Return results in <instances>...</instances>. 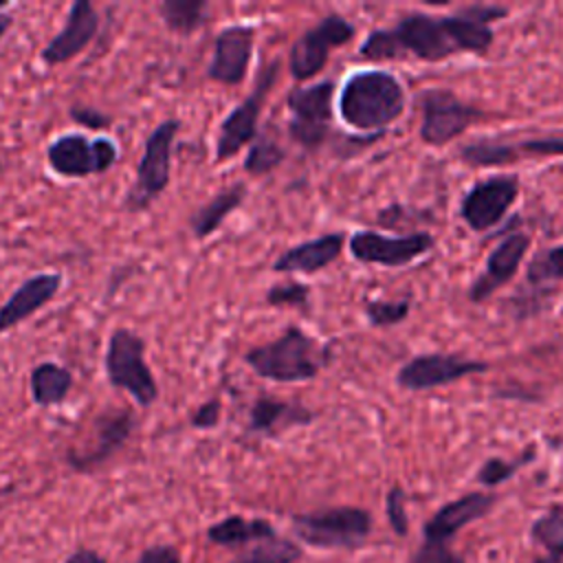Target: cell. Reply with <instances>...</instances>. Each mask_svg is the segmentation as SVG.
<instances>
[{
	"mask_svg": "<svg viewBox=\"0 0 563 563\" xmlns=\"http://www.w3.org/2000/svg\"><path fill=\"white\" fill-rule=\"evenodd\" d=\"M332 101L334 81L330 79L310 86H297L288 92V134L297 145H301L308 152H314L325 143L332 121Z\"/></svg>",
	"mask_w": 563,
	"mask_h": 563,
	"instance_id": "7",
	"label": "cell"
},
{
	"mask_svg": "<svg viewBox=\"0 0 563 563\" xmlns=\"http://www.w3.org/2000/svg\"><path fill=\"white\" fill-rule=\"evenodd\" d=\"M117 156L119 150L112 139H88L79 132L62 134L46 147L48 167L64 178L106 174L117 163Z\"/></svg>",
	"mask_w": 563,
	"mask_h": 563,
	"instance_id": "9",
	"label": "cell"
},
{
	"mask_svg": "<svg viewBox=\"0 0 563 563\" xmlns=\"http://www.w3.org/2000/svg\"><path fill=\"white\" fill-rule=\"evenodd\" d=\"M68 117H70L75 123H79V125H84V128H88V130H106V128L112 125V119H110L106 112H101V110H97V108H92V106H79V103H75V106H70Z\"/></svg>",
	"mask_w": 563,
	"mask_h": 563,
	"instance_id": "37",
	"label": "cell"
},
{
	"mask_svg": "<svg viewBox=\"0 0 563 563\" xmlns=\"http://www.w3.org/2000/svg\"><path fill=\"white\" fill-rule=\"evenodd\" d=\"M530 238L521 231L506 235L486 257L484 271L473 279L468 288V299L473 303L486 301L495 290L506 286L519 271L521 260L526 257Z\"/></svg>",
	"mask_w": 563,
	"mask_h": 563,
	"instance_id": "20",
	"label": "cell"
},
{
	"mask_svg": "<svg viewBox=\"0 0 563 563\" xmlns=\"http://www.w3.org/2000/svg\"><path fill=\"white\" fill-rule=\"evenodd\" d=\"M99 13L88 0H75L66 13L59 33L42 48L40 57L46 66H59L75 59L97 35Z\"/></svg>",
	"mask_w": 563,
	"mask_h": 563,
	"instance_id": "18",
	"label": "cell"
},
{
	"mask_svg": "<svg viewBox=\"0 0 563 563\" xmlns=\"http://www.w3.org/2000/svg\"><path fill=\"white\" fill-rule=\"evenodd\" d=\"M314 420V413L301 402L279 400L271 396H260L249 409V431L255 435L275 438L295 427H308Z\"/></svg>",
	"mask_w": 563,
	"mask_h": 563,
	"instance_id": "22",
	"label": "cell"
},
{
	"mask_svg": "<svg viewBox=\"0 0 563 563\" xmlns=\"http://www.w3.org/2000/svg\"><path fill=\"white\" fill-rule=\"evenodd\" d=\"M134 563H183V559L174 545H152L143 550Z\"/></svg>",
	"mask_w": 563,
	"mask_h": 563,
	"instance_id": "39",
	"label": "cell"
},
{
	"mask_svg": "<svg viewBox=\"0 0 563 563\" xmlns=\"http://www.w3.org/2000/svg\"><path fill=\"white\" fill-rule=\"evenodd\" d=\"M405 110V88L387 70L350 75L339 95L341 121L358 132L380 134Z\"/></svg>",
	"mask_w": 563,
	"mask_h": 563,
	"instance_id": "2",
	"label": "cell"
},
{
	"mask_svg": "<svg viewBox=\"0 0 563 563\" xmlns=\"http://www.w3.org/2000/svg\"><path fill=\"white\" fill-rule=\"evenodd\" d=\"M180 132V119L161 121L145 139L143 154L136 165V178L123 198L128 213H141L167 189L172 178V152Z\"/></svg>",
	"mask_w": 563,
	"mask_h": 563,
	"instance_id": "5",
	"label": "cell"
},
{
	"mask_svg": "<svg viewBox=\"0 0 563 563\" xmlns=\"http://www.w3.org/2000/svg\"><path fill=\"white\" fill-rule=\"evenodd\" d=\"M345 235L343 233H325L306 242H299L284 253H279L273 262L275 273H319L330 266L343 251Z\"/></svg>",
	"mask_w": 563,
	"mask_h": 563,
	"instance_id": "23",
	"label": "cell"
},
{
	"mask_svg": "<svg viewBox=\"0 0 563 563\" xmlns=\"http://www.w3.org/2000/svg\"><path fill=\"white\" fill-rule=\"evenodd\" d=\"M220 416H222V402L218 398H211L207 402H202L194 413H191V427L194 429H213L220 424Z\"/></svg>",
	"mask_w": 563,
	"mask_h": 563,
	"instance_id": "38",
	"label": "cell"
},
{
	"mask_svg": "<svg viewBox=\"0 0 563 563\" xmlns=\"http://www.w3.org/2000/svg\"><path fill=\"white\" fill-rule=\"evenodd\" d=\"M158 13L163 24L178 35H191L207 20L205 0H163L158 2Z\"/></svg>",
	"mask_w": 563,
	"mask_h": 563,
	"instance_id": "28",
	"label": "cell"
},
{
	"mask_svg": "<svg viewBox=\"0 0 563 563\" xmlns=\"http://www.w3.org/2000/svg\"><path fill=\"white\" fill-rule=\"evenodd\" d=\"M249 189L244 183H231L227 187H222L220 191H216L205 205H200L191 218H189V229L198 240L211 238L222 222L244 202Z\"/></svg>",
	"mask_w": 563,
	"mask_h": 563,
	"instance_id": "24",
	"label": "cell"
},
{
	"mask_svg": "<svg viewBox=\"0 0 563 563\" xmlns=\"http://www.w3.org/2000/svg\"><path fill=\"white\" fill-rule=\"evenodd\" d=\"M255 44L253 24L224 26L213 40V55L207 66V79L222 86H240L246 79Z\"/></svg>",
	"mask_w": 563,
	"mask_h": 563,
	"instance_id": "16",
	"label": "cell"
},
{
	"mask_svg": "<svg viewBox=\"0 0 563 563\" xmlns=\"http://www.w3.org/2000/svg\"><path fill=\"white\" fill-rule=\"evenodd\" d=\"M303 556V550L292 541L284 537H273L257 541L242 554H238L231 563H297Z\"/></svg>",
	"mask_w": 563,
	"mask_h": 563,
	"instance_id": "29",
	"label": "cell"
},
{
	"mask_svg": "<svg viewBox=\"0 0 563 563\" xmlns=\"http://www.w3.org/2000/svg\"><path fill=\"white\" fill-rule=\"evenodd\" d=\"M372 515L358 506H332L292 515L295 537L319 550L361 548L372 532Z\"/></svg>",
	"mask_w": 563,
	"mask_h": 563,
	"instance_id": "4",
	"label": "cell"
},
{
	"mask_svg": "<svg viewBox=\"0 0 563 563\" xmlns=\"http://www.w3.org/2000/svg\"><path fill=\"white\" fill-rule=\"evenodd\" d=\"M530 539L543 550V559L534 563H563V508L554 506L539 515L530 526Z\"/></svg>",
	"mask_w": 563,
	"mask_h": 563,
	"instance_id": "27",
	"label": "cell"
},
{
	"mask_svg": "<svg viewBox=\"0 0 563 563\" xmlns=\"http://www.w3.org/2000/svg\"><path fill=\"white\" fill-rule=\"evenodd\" d=\"M0 7H4V2H0Z\"/></svg>",
	"mask_w": 563,
	"mask_h": 563,
	"instance_id": "42",
	"label": "cell"
},
{
	"mask_svg": "<svg viewBox=\"0 0 563 563\" xmlns=\"http://www.w3.org/2000/svg\"><path fill=\"white\" fill-rule=\"evenodd\" d=\"M508 13L504 7H466L451 15L411 11L389 29L372 31L358 46L369 62L405 59L442 62L460 53H486L495 40L490 22Z\"/></svg>",
	"mask_w": 563,
	"mask_h": 563,
	"instance_id": "1",
	"label": "cell"
},
{
	"mask_svg": "<svg viewBox=\"0 0 563 563\" xmlns=\"http://www.w3.org/2000/svg\"><path fill=\"white\" fill-rule=\"evenodd\" d=\"M62 288L59 273H40L24 279L9 299L0 306V334L20 325L29 317H33L40 308H44Z\"/></svg>",
	"mask_w": 563,
	"mask_h": 563,
	"instance_id": "21",
	"label": "cell"
},
{
	"mask_svg": "<svg viewBox=\"0 0 563 563\" xmlns=\"http://www.w3.org/2000/svg\"><path fill=\"white\" fill-rule=\"evenodd\" d=\"M266 303L277 306V308H306L308 299H310V288L301 282H282V284H273L266 295H264Z\"/></svg>",
	"mask_w": 563,
	"mask_h": 563,
	"instance_id": "34",
	"label": "cell"
},
{
	"mask_svg": "<svg viewBox=\"0 0 563 563\" xmlns=\"http://www.w3.org/2000/svg\"><path fill=\"white\" fill-rule=\"evenodd\" d=\"M526 279L530 284H545V282H563V244L541 251L532 257Z\"/></svg>",
	"mask_w": 563,
	"mask_h": 563,
	"instance_id": "32",
	"label": "cell"
},
{
	"mask_svg": "<svg viewBox=\"0 0 563 563\" xmlns=\"http://www.w3.org/2000/svg\"><path fill=\"white\" fill-rule=\"evenodd\" d=\"M284 158H286V152L279 145V141L275 136H271L268 132H257V136L249 145L242 167L251 176H264V174L277 169L284 163Z\"/></svg>",
	"mask_w": 563,
	"mask_h": 563,
	"instance_id": "30",
	"label": "cell"
},
{
	"mask_svg": "<svg viewBox=\"0 0 563 563\" xmlns=\"http://www.w3.org/2000/svg\"><path fill=\"white\" fill-rule=\"evenodd\" d=\"M328 347L297 325H288L277 339L255 345L244 354V363L273 383L312 380L328 363Z\"/></svg>",
	"mask_w": 563,
	"mask_h": 563,
	"instance_id": "3",
	"label": "cell"
},
{
	"mask_svg": "<svg viewBox=\"0 0 563 563\" xmlns=\"http://www.w3.org/2000/svg\"><path fill=\"white\" fill-rule=\"evenodd\" d=\"M534 457V451L530 449V451H523L519 457H515V460H504V457H488L482 466H479V471H477V482L482 484V486H488V488H495V486H499L501 482H506V479H510L523 464H528L530 460Z\"/></svg>",
	"mask_w": 563,
	"mask_h": 563,
	"instance_id": "31",
	"label": "cell"
},
{
	"mask_svg": "<svg viewBox=\"0 0 563 563\" xmlns=\"http://www.w3.org/2000/svg\"><path fill=\"white\" fill-rule=\"evenodd\" d=\"M13 24V15L11 13H4V11H0V40L4 37V33L9 31V26Z\"/></svg>",
	"mask_w": 563,
	"mask_h": 563,
	"instance_id": "41",
	"label": "cell"
},
{
	"mask_svg": "<svg viewBox=\"0 0 563 563\" xmlns=\"http://www.w3.org/2000/svg\"><path fill=\"white\" fill-rule=\"evenodd\" d=\"M519 196L517 174H497L477 180L460 200V218L475 233L490 231L510 211Z\"/></svg>",
	"mask_w": 563,
	"mask_h": 563,
	"instance_id": "12",
	"label": "cell"
},
{
	"mask_svg": "<svg viewBox=\"0 0 563 563\" xmlns=\"http://www.w3.org/2000/svg\"><path fill=\"white\" fill-rule=\"evenodd\" d=\"M385 515L389 528L396 537H407L409 532V517H407V493L400 486H391L385 495Z\"/></svg>",
	"mask_w": 563,
	"mask_h": 563,
	"instance_id": "35",
	"label": "cell"
},
{
	"mask_svg": "<svg viewBox=\"0 0 563 563\" xmlns=\"http://www.w3.org/2000/svg\"><path fill=\"white\" fill-rule=\"evenodd\" d=\"M409 563H466L446 543L422 541L409 556Z\"/></svg>",
	"mask_w": 563,
	"mask_h": 563,
	"instance_id": "36",
	"label": "cell"
},
{
	"mask_svg": "<svg viewBox=\"0 0 563 563\" xmlns=\"http://www.w3.org/2000/svg\"><path fill=\"white\" fill-rule=\"evenodd\" d=\"M484 372H488L486 361L464 358V356H457V354L431 352V354H418V356L409 358L398 369L396 383L402 389L420 391V389L451 385V383L462 380L471 374H484Z\"/></svg>",
	"mask_w": 563,
	"mask_h": 563,
	"instance_id": "14",
	"label": "cell"
},
{
	"mask_svg": "<svg viewBox=\"0 0 563 563\" xmlns=\"http://www.w3.org/2000/svg\"><path fill=\"white\" fill-rule=\"evenodd\" d=\"M136 418L130 409H106L92 422V444L84 451H68L66 462L73 471L90 473L119 453L132 435Z\"/></svg>",
	"mask_w": 563,
	"mask_h": 563,
	"instance_id": "15",
	"label": "cell"
},
{
	"mask_svg": "<svg viewBox=\"0 0 563 563\" xmlns=\"http://www.w3.org/2000/svg\"><path fill=\"white\" fill-rule=\"evenodd\" d=\"M354 24L339 13H328L314 26L303 31L288 51V70L292 79L306 81L319 75L330 51L347 44L354 37Z\"/></svg>",
	"mask_w": 563,
	"mask_h": 563,
	"instance_id": "10",
	"label": "cell"
},
{
	"mask_svg": "<svg viewBox=\"0 0 563 563\" xmlns=\"http://www.w3.org/2000/svg\"><path fill=\"white\" fill-rule=\"evenodd\" d=\"M73 372L59 363L42 361L31 369L29 385H31V398L40 407H55L66 400V396L73 389Z\"/></svg>",
	"mask_w": 563,
	"mask_h": 563,
	"instance_id": "26",
	"label": "cell"
},
{
	"mask_svg": "<svg viewBox=\"0 0 563 563\" xmlns=\"http://www.w3.org/2000/svg\"><path fill=\"white\" fill-rule=\"evenodd\" d=\"M64 563H108L97 550H90V548H77L73 550Z\"/></svg>",
	"mask_w": 563,
	"mask_h": 563,
	"instance_id": "40",
	"label": "cell"
},
{
	"mask_svg": "<svg viewBox=\"0 0 563 563\" xmlns=\"http://www.w3.org/2000/svg\"><path fill=\"white\" fill-rule=\"evenodd\" d=\"M523 154L532 156H563V134L526 139L519 143H506L495 139H477L462 145L460 156L473 167H497L519 161Z\"/></svg>",
	"mask_w": 563,
	"mask_h": 563,
	"instance_id": "17",
	"label": "cell"
},
{
	"mask_svg": "<svg viewBox=\"0 0 563 563\" xmlns=\"http://www.w3.org/2000/svg\"><path fill=\"white\" fill-rule=\"evenodd\" d=\"M497 504V495L493 493H466L457 499L446 501L440 506L422 526V541H433V543H446L466 526L473 521L486 517L493 506Z\"/></svg>",
	"mask_w": 563,
	"mask_h": 563,
	"instance_id": "19",
	"label": "cell"
},
{
	"mask_svg": "<svg viewBox=\"0 0 563 563\" xmlns=\"http://www.w3.org/2000/svg\"><path fill=\"white\" fill-rule=\"evenodd\" d=\"M418 103L422 112L420 139L433 147L451 143L479 119V110L473 103L446 88H427Z\"/></svg>",
	"mask_w": 563,
	"mask_h": 563,
	"instance_id": "11",
	"label": "cell"
},
{
	"mask_svg": "<svg viewBox=\"0 0 563 563\" xmlns=\"http://www.w3.org/2000/svg\"><path fill=\"white\" fill-rule=\"evenodd\" d=\"M273 537H277V530L266 519H246L242 515H229L207 530V539L222 548H242Z\"/></svg>",
	"mask_w": 563,
	"mask_h": 563,
	"instance_id": "25",
	"label": "cell"
},
{
	"mask_svg": "<svg viewBox=\"0 0 563 563\" xmlns=\"http://www.w3.org/2000/svg\"><path fill=\"white\" fill-rule=\"evenodd\" d=\"M365 317L372 325L385 328V325H396L407 319L409 314V299H398V301H385V299H369L363 306Z\"/></svg>",
	"mask_w": 563,
	"mask_h": 563,
	"instance_id": "33",
	"label": "cell"
},
{
	"mask_svg": "<svg viewBox=\"0 0 563 563\" xmlns=\"http://www.w3.org/2000/svg\"><path fill=\"white\" fill-rule=\"evenodd\" d=\"M435 246V240L427 231L391 238L376 231H356L347 240V249L356 262L378 264V266H405L420 255L429 253Z\"/></svg>",
	"mask_w": 563,
	"mask_h": 563,
	"instance_id": "13",
	"label": "cell"
},
{
	"mask_svg": "<svg viewBox=\"0 0 563 563\" xmlns=\"http://www.w3.org/2000/svg\"><path fill=\"white\" fill-rule=\"evenodd\" d=\"M279 73V59L266 64L255 84L253 90L222 119L218 139H216V163H224L233 158L242 147L251 145L257 136V121L264 110L266 97L273 90V84L277 81Z\"/></svg>",
	"mask_w": 563,
	"mask_h": 563,
	"instance_id": "8",
	"label": "cell"
},
{
	"mask_svg": "<svg viewBox=\"0 0 563 563\" xmlns=\"http://www.w3.org/2000/svg\"><path fill=\"white\" fill-rule=\"evenodd\" d=\"M106 376L117 389L128 391L141 407L158 398V383L145 361V341L130 328L112 330L106 347Z\"/></svg>",
	"mask_w": 563,
	"mask_h": 563,
	"instance_id": "6",
	"label": "cell"
}]
</instances>
